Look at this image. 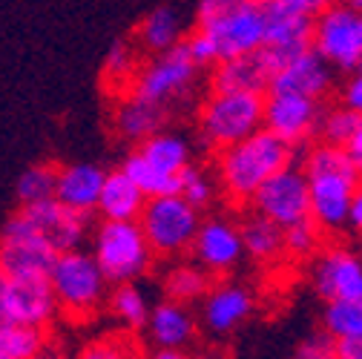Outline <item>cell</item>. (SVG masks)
<instances>
[{
	"instance_id": "1",
	"label": "cell",
	"mask_w": 362,
	"mask_h": 359,
	"mask_svg": "<svg viewBox=\"0 0 362 359\" xmlns=\"http://www.w3.org/2000/svg\"><path fill=\"white\" fill-rule=\"evenodd\" d=\"M302 170L310 184V218L325 233H339L348 228L351 201L362 175L348 153V147L320 141L302 158Z\"/></svg>"
},
{
	"instance_id": "2",
	"label": "cell",
	"mask_w": 362,
	"mask_h": 359,
	"mask_svg": "<svg viewBox=\"0 0 362 359\" xmlns=\"http://www.w3.org/2000/svg\"><path fill=\"white\" fill-rule=\"evenodd\" d=\"M293 147L274 136L270 129H259L250 139L221 150L216 170L221 190L233 204H247L259 193V187L267 182L270 175H276L282 167L291 164Z\"/></svg>"
},
{
	"instance_id": "3",
	"label": "cell",
	"mask_w": 362,
	"mask_h": 359,
	"mask_svg": "<svg viewBox=\"0 0 362 359\" xmlns=\"http://www.w3.org/2000/svg\"><path fill=\"white\" fill-rule=\"evenodd\" d=\"M49 282L55 288L61 313L69 322H86L93 319L98 307L107 299V273L93 253L86 250H66L55 259Z\"/></svg>"
},
{
	"instance_id": "4",
	"label": "cell",
	"mask_w": 362,
	"mask_h": 359,
	"mask_svg": "<svg viewBox=\"0 0 362 359\" xmlns=\"http://www.w3.org/2000/svg\"><path fill=\"white\" fill-rule=\"evenodd\" d=\"M93 256L112 285L141 279L153 264V245L141 221H112L104 218L93 233Z\"/></svg>"
},
{
	"instance_id": "5",
	"label": "cell",
	"mask_w": 362,
	"mask_h": 359,
	"mask_svg": "<svg viewBox=\"0 0 362 359\" xmlns=\"http://www.w3.org/2000/svg\"><path fill=\"white\" fill-rule=\"evenodd\" d=\"M202 139L216 147L228 150L264 126V95L262 93H210L199 112Z\"/></svg>"
},
{
	"instance_id": "6",
	"label": "cell",
	"mask_w": 362,
	"mask_h": 359,
	"mask_svg": "<svg viewBox=\"0 0 362 359\" xmlns=\"http://www.w3.org/2000/svg\"><path fill=\"white\" fill-rule=\"evenodd\" d=\"M89 230V213H78L58 199L37 204H21L15 216L4 224V236H35L58 253L78 250Z\"/></svg>"
},
{
	"instance_id": "7",
	"label": "cell",
	"mask_w": 362,
	"mask_h": 359,
	"mask_svg": "<svg viewBox=\"0 0 362 359\" xmlns=\"http://www.w3.org/2000/svg\"><path fill=\"white\" fill-rule=\"evenodd\" d=\"M139 221L156 256H178L185 250H193V242L202 230L199 207L190 204L181 193L153 196Z\"/></svg>"
},
{
	"instance_id": "8",
	"label": "cell",
	"mask_w": 362,
	"mask_h": 359,
	"mask_svg": "<svg viewBox=\"0 0 362 359\" xmlns=\"http://www.w3.org/2000/svg\"><path fill=\"white\" fill-rule=\"evenodd\" d=\"M313 49L337 69H359L362 9L348 4V0H334L313 23Z\"/></svg>"
},
{
	"instance_id": "9",
	"label": "cell",
	"mask_w": 362,
	"mask_h": 359,
	"mask_svg": "<svg viewBox=\"0 0 362 359\" xmlns=\"http://www.w3.org/2000/svg\"><path fill=\"white\" fill-rule=\"evenodd\" d=\"M61 313L49 276L4 273L0 279V322L47 328Z\"/></svg>"
},
{
	"instance_id": "10",
	"label": "cell",
	"mask_w": 362,
	"mask_h": 359,
	"mask_svg": "<svg viewBox=\"0 0 362 359\" xmlns=\"http://www.w3.org/2000/svg\"><path fill=\"white\" fill-rule=\"evenodd\" d=\"M202 32L210 35L218 52V64L230 61L239 55L259 52L267 43V18H264V4L262 0H245L242 6L224 12L213 20L199 23Z\"/></svg>"
},
{
	"instance_id": "11",
	"label": "cell",
	"mask_w": 362,
	"mask_h": 359,
	"mask_svg": "<svg viewBox=\"0 0 362 359\" xmlns=\"http://www.w3.org/2000/svg\"><path fill=\"white\" fill-rule=\"evenodd\" d=\"M196 69H199V64L190 58L187 43L181 40L178 47L158 52L139 75H135V83H132L129 93L141 95L158 107H167L173 98H181L193 86Z\"/></svg>"
},
{
	"instance_id": "12",
	"label": "cell",
	"mask_w": 362,
	"mask_h": 359,
	"mask_svg": "<svg viewBox=\"0 0 362 359\" xmlns=\"http://www.w3.org/2000/svg\"><path fill=\"white\" fill-rule=\"evenodd\" d=\"M253 210L279 228H291L305 218H310V184L302 167H282L276 175H270L253 196Z\"/></svg>"
},
{
	"instance_id": "13",
	"label": "cell",
	"mask_w": 362,
	"mask_h": 359,
	"mask_svg": "<svg viewBox=\"0 0 362 359\" xmlns=\"http://www.w3.org/2000/svg\"><path fill=\"white\" fill-rule=\"evenodd\" d=\"M320 118H322L320 98H308L296 93L264 95V129H270L291 147L308 141L313 132H320Z\"/></svg>"
},
{
	"instance_id": "14",
	"label": "cell",
	"mask_w": 362,
	"mask_h": 359,
	"mask_svg": "<svg viewBox=\"0 0 362 359\" xmlns=\"http://www.w3.org/2000/svg\"><path fill=\"white\" fill-rule=\"evenodd\" d=\"M279 69H282V61L276 58V52L270 47H262L259 52L216 64L210 86L216 93H262V95H267Z\"/></svg>"
},
{
	"instance_id": "15",
	"label": "cell",
	"mask_w": 362,
	"mask_h": 359,
	"mask_svg": "<svg viewBox=\"0 0 362 359\" xmlns=\"http://www.w3.org/2000/svg\"><path fill=\"white\" fill-rule=\"evenodd\" d=\"M313 288L325 302L362 296V256L351 247H328L313 259Z\"/></svg>"
},
{
	"instance_id": "16",
	"label": "cell",
	"mask_w": 362,
	"mask_h": 359,
	"mask_svg": "<svg viewBox=\"0 0 362 359\" xmlns=\"http://www.w3.org/2000/svg\"><path fill=\"white\" fill-rule=\"evenodd\" d=\"M245 253L242 228H236L228 218H207L202 221V230L193 242L196 261L210 273H228L239 264Z\"/></svg>"
},
{
	"instance_id": "17",
	"label": "cell",
	"mask_w": 362,
	"mask_h": 359,
	"mask_svg": "<svg viewBox=\"0 0 362 359\" xmlns=\"http://www.w3.org/2000/svg\"><path fill=\"white\" fill-rule=\"evenodd\" d=\"M331 64L313 47L291 58L270 83V93H296L308 98H320L331 89Z\"/></svg>"
},
{
	"instance_id": "18",
	"label": "cell",
	"mask_w": 362,
	"mask_h": 359,
	"mask_svg": "<svg viewBox=\"0 0 362 359\" xmlns=\"http://www.w3.org/2000/svg\"><path fill=\"white\" fill-rule=\"evenodd\" d=\"M264 4V18H267V43L276 52V58L282 61V66L296 58L299 52L313 47V23L310 18H299L293 12H285L282 6H276L274 0H262Z\"/></svg>"
},
{
	"instance_id": "19",
	"label": "cell",
	"mask_w": 362,
	"mask_h": 359,
	"mask_svg": "<svg viewBox=\"0 0 362 359\" xmlns=\"http://www.w3.org/2000/svg\"><path fill=\"white\" fill-rule=\"evenodd\" d=\"M204 325L224 336L230 334L233 328H239L253 310V296L242 288V285H233V282H221V285H213L210 293L204 296Z\"/></svg>"
},
{
	"instance_id": "20",
	"label": "cell",
	"mask_w": 362,
	"mask_h": 359,
	"mask_svg": "<svg viewBox=\"0 0 362 359\" xmlns=\"http://www.w3.org/2000/svg\"><path fill=\"white\" fill-rule=\"evenodd\" d=\"M107 182V172L95 164H66L58 167V190L55 199L78 213L98 210L101 190Z\"/></svg>"
},
{
	"instance_id": "21",
	"label": "cell",
	"mask_w": 362,
	"mask_h": 359,
	"mask_svg": "<svg viewBox=\"0 0 362 359\" xmlns=\"http://www.w3.org/2000/svg\"><path fill=\"white\" fill-rule=\"evenodd\" d=\"M147 334H150V339H153L156 348L185 351L193 342V336H196V319H193V313L187 310L185 302L164 299L150 313Z\"/></svg>"
},
{
	"instance_id": "22",
	"label": "cell",
	"mask_w": 362,
	"mask_h": 359,
	"mask_svg": "<svg viewBox=\"0 0 362 359\" xmlns=\"http://www.w3.org/2000/svg\"><path fill=\"white\" fill-rule=\"evenodd\" d=\"M61 253L40 242L35 236H4V273H21V276H49L52 264Z\"/></svg>"
},
{
	"instance_id": "23",
	"label": "cell",
	"mask_w": 362,
	"mask_h": 359,
	"mask_svg": "<svg viewBox=\"0 0 362 359\" xmlns=\"http://www.w3.org/2000/svg\"><path fill=\"white\" fill-rule=\"evenodd\" d=\"M147 201H150V196L118 167V170L107 172L101 201H98V213L104 218H112V221H139Z\"/></svg>"
},
{
	"instance_id": "24",
	"label": "cell",
	"mask_w": 362,
	"mask_h": 359,
	"mask_svg": "<svg viewBox=\"0 0 362 359\" xmlns=\"http://www.w3.org/2000/svg\"><path fill=\"white\" fill-rule=\"evenodd\" d=\"M161 118H164V107L129 93L115 110V129L127 141H144L158 132Z\"/></svg>"
},
{
	"instance_id": "25",
	"label": "cell",
	"mask_w": 362,
	"mask_h": 359,
	"mask_svg": "<svg viewBox=\"0 0 362 359\" xmlns=\"http://www.w3.org/2000/svg\"><path fill=\"white\" fill-rule=\"evenodd\" d=\"M181 32H185V26H181V15L173 9V6H158L153 9L141 26H139V43L147 49V52H167L173 47H178L181 43Z\"/></svg>"
},
{
	"instance_id": "26",
	"label": "cell",
	"mask_w": 362,
	"mask_h": 359,
	"mask_svg": "<svg viewBox=\"0 0 362 359\" xmlns=\"http://www.w3.org/2000/svg\"><path fill=\"white\" fill-rule=\"evenodd\" d=\"M161 290H164V299L185 302V305L204 299L210 293V271H204L199 261L196 264H173L161 279Z\"/></svg>"
},
{
	"instance_id": "27",
	"label": "cell",
	"mask_w": 362,
	"mask_h": 359,
	"mask_svg": "<svg viewBox=\"0 0 362 359\" xmlns=\"http://www.w3.org/2000/svg\"><path fill=\"white\" fill-rule=\"evenodd\" d=\"M139 153L150 164L173 175H181V170L190 167V144L181 136H175V132H156V136L141 141Z\"/></svg>"
},
{
	"instance_id": "28",
	"label": "cell",
	"mask_w": 362,
	"mask_h": 359,
	"mask_svg": "<svg viewBox=\"0 0 362 359\" xmlns=\"http://www.w3.org/2000/svg\"><path fill=\"white\" fill-rule=\"evenodd\" d=\"M242 236H245V250L259 261H270L285 250V228H279L276 221H270L259 213L242 224Z\"/></svg>"
},
{
	"instance_id": "29",
	"label": "cell",
	"mask_w": 362,
	"mask_h": 359,
	"mask_svg": "<svg viewBox=\"0 0 362 359\" xmlns=\"http://www.w3.org/2000/svg\"><path fill=\"white\" fill-rule=\"evenodd\" d=\"M121 170H124L150 199H153V196H175V193H181V175H173V172L158 170V167L150 164L141 153H129V155L124 158Z\"/></svg>"
},
{
	"instance_id": "30",
	"label": "cell",
	"mask_w": 362,
	"mask_h": 359,
	"mask_svg": "<svg viewBox=\"0 0 362 359\" xmlns=\"http://www.w3.org/2000/svg\"><path fill=\"white\" fill-rule=\"evenodd\" d=\"M47 351V334L37 325H0V359H40Z\"/></svg>"
},
{
	"instance_id": "31",
	"label": "cell",
	"mask_w": 362,
	"mask_h": 359,
	"mask_svg": "<svg viewBox=\"0 0 362 359\" xmlns=\"http://www.w3.org/2000/svg\"><path fill=\"white\" fill-rule=\"evenodd\" d=\"M110 310L127 331H139V328H147L153 305H150V299L144 296V290L139 285L127 282V285H118L110 293Z\"/></svg>"
},
{
	"instance_id": "32",
	"label": "cell",
	"mask_w": 362,
	"mask_h": 359,
	"mask_svg": "<svg viewBox=\"0 0 362 359\" xmlns=\"http://www.w3.org/2000/svg\"><path fill=\"white\" fill-rule=\"evenodd\" d=\"M58 190V167L52 164H35L29 170H23L15 182V196L21 204H37L55 199Z\"/></svg>"
},
{
	"instance_id": "33",
	"label": "cell",
	"mask_w": 362,
	"mask_h": 359,
	"mask_svg": "<svg viewBox=\"0 0 362 359\" xmlns=\"http://www.w3.org/2000/svg\"><path fill=\"white\" fill-rule=\"evenodd\" d=\"M322 325L337 339L362 336V296L359 299H337L328 302L322 313Z\"/></svg>"
},
{
	"instance_id": "34",
	"label": "cell",
	"mask_w": 362,
	"mask_h": 359,
	"mask_svg": "<svg viewBox=\"0 0 362 359\" xmlns=\"http://www.w3.org/2000/svg\"><path fill=\"white\" fill-rule=\"evenodd\" d=\"M78 359H144L135 336L124 328L115 334H104L93 342H86L78 353Z\"/></svg>"
},
{
	"instance_id": "35",
	"label": "cell",
	"mask_w": 362,
	"mask_h": 359,
	"mask_svg": "<svg viewBox=\"0 0 362 359\" xmlns=\"http://www.w3.org/2000/svg\"><path fill=\"white\" fill-rule=\"evenodd\" d=\"M359 126H362V115L356 110H351L348 104H342V107H334V110L322 112V118H320V136L328 144L348 147Z\"/></svg>"
},
{
	"instance_id": "36",
	"label": "cell",
	"mask_w": 362,
	"mask_h": 359,
	"mask_svg": "<svg viewBox=\"0 0 362 359\" xmlns=\"http://www.w3.org/2000/svg\"><path fill=\"white\" fill-rule=\"evenodd\" d=\"M104 81L107 86H115V89H132L135 83V55L124 40L115 43L104 61Z\"/></svg>"
},
{
	"instance_id": "37",
	"label": "cell",
	"mask_w": 362,
	"mask_h": 359,
	"mask_svg": "<svg viewBox=\"0 0 362 359\" xmlns=\"http://www.w3.org/2000/svg\"><path fill=\"white\" fill-rule=\"evenodd\" d=\"M322 233L325 230L313 218H305L299 224H291V228H285V253H291L296 259L313 256L316 247H320V236Z\"/></svg>"
},
{
	"instance_id": "38",
	"label": "cell",
	"mask_w": 362,
	"mask_h": 359,
	"mask_svg": "<svg viewBox=\"0 0 362 359\" xmlns=\"http://www.w3.org/2000/svg\"><path fill=\"white\" fill-rule=\"evenodd\" d=\"M213 193H216V187H213V178L204 172V170H199V167H187V170H181V196H185L190 204H196L199 210L204 207V204H210L213 201Z\"/></svg>"
},
{
	"instance_id": "39",
	"label": "cell",
	"mask_w": 362,
	"mask_h": 359,
	"mask_svg": "<svg viewBox=\"0 0 362 359\" xmlns=\"http://www.w3.org/2000/svg\"><path fill=\"white\" fill-rule=\"evenodd\" d=\"M337 348H339V339L328 331H316L310 334L299 351H296V359H337Z\"/></svg>"
},
{
	"instance_id": "40",
	"label": "cell",
	"mask_w": 362,
	"mask_h": 359,
	"mask_svg": "<svg viewBox=\"0 0 362 359\" xmlns=\"http://www.w3.org/2000/svg\"><path fill=\"white\" fill-rule=\"evenodd\" d=\"M187 52H190V58L199 64V66H213V64H218V52H216V43L210 40V35L207 32H202V29H196L187 40Z\"/></svg>"
},
{
	"instance_id": "41",
	"label": "cell",
	"mask_w": 362,
	"mask_h": 359,
	"mask_svg": "<svg viewBox=\"0 0 362 359\" xmlns=\"http://www.w3.org/2000/svg\"><path fill=\"white\" fill-rule=\"evenodd\" d=\"M276 6H282L285 12H293V15H299V18H310V20H316L320 18L334 0H274Z\"/></svg>"
},
{
	"instance_id": "42",
	"label": "cell",
	"mask_w": 362,
	"mask_h": 359,
	"mask_svg": "<svg viewBox=\"0 0 362 359\" xmlns=\"http://www.w3.org/2000/svg\"><path fill=\"white\" fill-rule=\"evenodd\" d=\"M242 4H245V0H199L196 18H199V23H204V20H213V18L224 15V12L242 6Z\"/></svg>"
},
{
	"instance_id": "43",
	"label": "cell",
	"mask_w": 362,
	"mask_h": 359,
	"mask_svg": "<svg viewBox=\"0 0 362 359\" xmlns=\"http://www.w3.org/2000/svg\"><path fill=\"white\" fill-rule=\"evenodd\" d=\"M342 104H348L351 110L362 115V69H354V78H348L342 89Z\"/></svg>"
},
{
	"instance_id": "44",
	"label": "cell",
	"mask_w": 362,
	"mask_h": 359,
	"mask_svg": "<svg viewBox=\"0 0 362 359\" xmlns=\"http://www.w3.org/2000/svg\"><path fill=\"white\" fill-rule=\"evenodd\" d=\"M337 359H362V336L339 339V348H337Z\"/></svg>"
},
{
	"instance_id": "45",
	"label": "cell",
	"mask_w": 362,
	"mask_h": 359,
	"mask_svg": "<svg viewBox=\"0 0 362 359\" xmlns=\"http://www.w3.org/2000/svg\"><path fill=\"white\" fill-rule=\"evenodd\" d=\"M348 228L362 233V184L356 187L354 193V201H351V216H348Z\"/></svg>"
},
{
	"instance_id": "46",
	"label": "cell",
	"mask_w": 362,
	"mask_h": 359,
	"mask_svg": "<svg viewBox=\"0 0 362 359\" xmlns=\"http://www.w3.org/2000/svg\"><path fill=\"white\" fill-rule=\"evenodd\" d=\"M348 153H351V158H354V164H356V170H359V175H362V126L356 129V136L351 139Z\"/></svg>"
},
{
	"instance_id": "47",
	"label": "cell",
	"mask_w": 362,
	"mask_h": 359,
	"mask_svg": "<svg viewBox=\"0 0 362 359\" xmlns=\"http://www.w3.org/2000/svg\"><path fill=\"white\" fill-rule=\"evenodd\" d=\"M144 359H193L185 351H173V348H156L153 353H144Z\"/></svg>"
},
{
	"instance_id": "48",
	"label": "cell",
	"mask_w": 362,
	"mask_h": 359,
	"mask_svg": "<svg viewBox=\"0 0 362 359\" xmlns=\"http://www.w3.org/2000/svg\"><path fill=\"white\" fill-rule=\"evenodd\" d=\"M196 359H230V356L221 353V351H204V353H199Z\"/></svg>"
},
{
	"instance_id": "49",
	"label": "cell",
	"mask_w": 362,
	"mask_h": 359,
	"mask_svg": "<svg viewBox=\"0 0 362 359\" xmlns=\"http://www.w3.org/2000/svg\"><path fill=\"white\" fill-rule=\"evenodd\" d=\"M348 4H354V6H359V9H362V0H348Z\"/></svg>"
},
{
	"instance_id": "50",
	"label": "cell",
	"mask_w": 362,
	"mask_h": 359,
	"mask_svg": "<svg viewBox=\"0 0 362 359\" xmlns=\"http://www.w3.org/2000/svg\"><path fill=\"white\" fill-rule=\"evenodd\" d=\"M359 69H362V66H359Z\"/></svg>"
}]
</instances>
